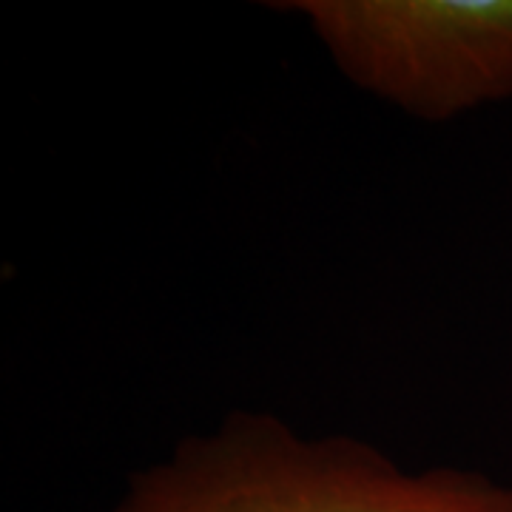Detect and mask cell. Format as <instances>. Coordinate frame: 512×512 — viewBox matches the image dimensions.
<instances>
[{"label":"cell","mask_w":512,"mask_h":512,"mask_svg":"<svg viewBox=\"0 0 512 512\" xmlns=\"http://www.w3.org/2000/svg\"><path fill=\"white\" fill-rule=\"evenodd\" d=\"M106 512H512V484L441 464L410 470L365 439L234 410L131 473Z\"/></svg>","instance_id":"cell-1"},{"label":"cell","mask_w":512,"mask_h":512,"mask_svg":"<svg viewBox=\"0 0 512 512\" xmlns=\"http://www.w3.org/2000/svg\"><path fill=\"white\" fill-rule=\"evenodd\" d=\"M353 89L419 123L512 97V0H279Z\"/></svg>","instance_id":"cell-2"}]
</instances>
